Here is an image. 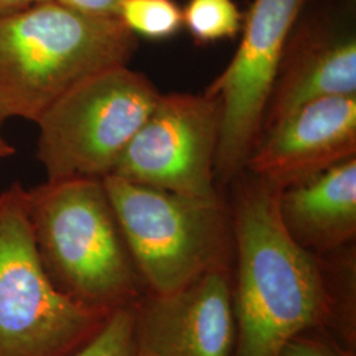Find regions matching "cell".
I'll list each match as a JSON object with an SVG mask.
<instances>
[{
  "mask_svg": "<svg viewBox=\"0 0 356 356\" xmlns=\"http://www.w3.org/2000/svg\"><path fill=\"white\" fill-rule=\"evenodd\" d=\"M351 1H354V0H351Z\"/></svg>",
  "mask_w": 356,
  "mask_h": 356,
  "instance_id": "23",
  "label": "cell"
},
{
  "mask_svg": "<svg viewBox=\"0 0 356 356\" xmlns=\"http://www.w3.org/2000/svg\"><path fill=\"white\" fill-rule=\"evenodd\" d=\"M113 312L58 292L38 259L28 191L0 193V356H70L102 330Z\"/></svg>",
  "mask_w": 356,
  "mask_h": 356,
  "instance_id": "5",
  "label": "cell"
},
{
  "mask_svg": "<svg viewBox=\"0 0 356 356\" xmlns=\"http://www.w3.org/2000/svg\"><path fill=\"white\" fill-rule=\"evenodd\" d=\"M280 189L260 178L238 184L229 206L232 235V356H279L298 332L326 319L318 256L293 241L281 222Z\"/></svg>",
  "mask_w": 356,
  "mask_h": 356,
  "instance_id": "1",
  "label": "cell"
},
{
  "mask_svg": "<svg viewBox=\"0 0 356 356\" xmlns=\"http://www.w3.org/2000/svg\"><path fill=\"white\" fill-rule=\"evenodd\" d=\"M351 4V0H339L337 8L310 13L306 4L288 42L293 60L279 72L261 132L306 103L356 95Z\"/></svg>",
  "mask_w": 356,
  "mask_h": 356,
  "instance_id": "11",
  "label": "cell"
},
{
  "mask_svg": "<svg viewBox=\"0 0 356 356\" xmlns=\"http://www.w3.org/2000/svg\"><path fill=\"white\" fill-rule=\"evenodd\" d=\"M115 16L136 38L156 41L173 38L184 28L177 0H122Z\"/></svg>",
  "mask_w": 356,
  "mask_h": 356,
  "instance_id": "14",
  "label": "cell"
},
{
  "mask_svg": "<svg viewBox=\"0 0 356 356\" xmlns=\"http://www.w3.org/2000/svg\"><path fill=\"white\" fill-rule=\"evenodd\" d=\"M159 97L152 82L128 65L69 90L36 122V157L47 179L110 176Z\"/></svg>",
  "mask_w": 356,
  "mask_h": 356,
  "instance_id": "6",
  "label": "cell"
},
{
  "mask_svg": "<svg viewBox=\"0 0 356 356\" xmlns=\"http://www.w3.org/2000/svg\"><path fill=\"white\" fill-rule=\"evenodd\" d=\"M135 356H141V355H139V354H138V353H136V355Z\"/></svg>",
  "mask_w": 356,
  "mask_h": 356,
  "instance_id": "22",
  "label": "cell"
},
{
  "mask_svg": "<svg viewBox=\"0 0 356 356\" xmlns=\"http://www.w3.org/2000/svg\"><path fill=\"white\" fill-rule=\"evenodd\" d=\"M134 338L141 356L234 355L232 266L173 292L143 294L134 306Z\"/></svg>",
  "mask_w": 356,
  "mask_h": 356,
  "instance_id": "9",
  "label": "cell"
},
{
  "mask_svg": "<svg viewBox=\"0 0 356 356\" xmlns=\"http://www.w3.org/2000/svg\"><path fill=\"white\" fill-rule=\"evenodd\" d=\"M134 306L113 312L102 330L70 356H135Z\"/></svg>",
  "mask_w": 356,
  "mask_h": 356,
  "instance_id": "16",
  "label": "cell"
},
{
  "mask_svg": "<svg viewBox=\"0 0 356 356\" xmlns=\"http://www.w3.org/2000/svg\"><path fill=\"white\" fill-rule=\"evenodd\" d=\"M279 356H356V351L339 343L326 331L313 327L291 338Z\"/></svg>",
  "mask_w": 356,
  "mask_h": 356,
  "instance_id": "17",
  "label": "cell"
},
{
  "mask_svg": "<svg viewBox=\"0 0 356 356\" xmlns=\"http://www.w3.org/2000/svg\"><path fill=\"white\" fill-rule=\"evenodd\" d=\"M144 294H165L234 263V235L220 197L197 198L103 178Z\"/></svg>",
  "mask_w": 356,
  "mask_h": 356,
  "instance_id": "4",
  "label": "cell"
},
{
  "mask_svg": "<svg viewBox=\"0 0 356 356\" xmlns=\"http://www.w3.org/2000/svg\"><path fill=\"white\" fill-rule=\"evenodd\" d=\"M35 0H0V19L29 7Z\"/></svg>",
  "mask_w": 356,
  "mask_h": 356,
  "instance_id": "19",
  "label": "cell"
},
{
  "mask_svg": "<svg viewBox=\"0 0 356 356\" xmlns=\"http://www.w3.org/2000/svg\"><path fill=\"white\" fill-rule=\"evenodd\" d=\"M277 207L289 236L310 254L322 256L354 244L355 157L281 189Z\"/></svg>",
  "mask_w": 356,
  "mask_h": 356,
  "instance_id": "12",
  "label": "cell"
},
{
  "mask_svg": "<svg viewBox=\"0 0 356 356\" xmlns=\"http://www.w3.org/2000/svg\"><path fill=\"white\" fill-rule=\"evenodd\" d=\"M309 0H254L229 66L206 91L220 104L216 175L242 170L260 139L264 115L293 29Z\"/></svg>",
  "mask_w": 356,
  "mask_h": 356,
  "instance_id": "7",
  "label": "cell"
},
{
  "mask_svg": "<svg viewBox=\"0 0 356 356\" xmlns=\"http://www.w3.org/2000/svg\"><path fill=\"white\" fill-rule=\"evenodd\" d=\"M79 13L94 16H115L122 0H57Z\"/></svg>",
  "mask_w": 356,
  "mask_h": 356,
  "instance_id": "18",
  "label": "cell"
},
{
  "mask_svg": "<svg viewBox=\"0 0 356 356\" xmlns=\"http://www.w3.org/2000/svg\"><path fill=\"white\" fill-rule=\"evenodd\" d=\"M219 132L220 104L216 98L160 94L111 175L182 195L216 198Z\"/></svg>",
  "mask_w": 356,
  "mask_h": 356,
  "instance_id": "8",
  "label": "cell"
},
{
  "mask_svg": "<svg viewBox=\"0 0 356 356\" xmlns=\"http://www.w3.org/2000/svg\"><path fill=\"white\" fill-rule=\"evenodd\" d=\"M264 131L245 165L281 191L355 157L356 95L306 103Z\"/></svg>",
  "mask_w": 356,
  "mask_h": 356,
  "instance_id": "10",
  "label": "cell"
},
{
  "mask_svg": "<svg viewBox=\"0 0 356 356\" xmlns=\"http://www.w3.org/2000/svg\"><path fill=\"white\" fill-rule=\"evenodd\" d=\"M28 191L42 269L78 304L115 312L144 294L102 178L47 179Z\"/></svg>",
  "mask_w": 356,
  "mask_h": 356,
  "instance_id": "3",
  "label": "cell"
},
{
  "mask_svg": "<svg viewBox=\"0 0 356 356\" xmlns=\"http://www.w3.org/2000/svg\"><path fill=\"white\" fill-rule=\"evenodd\" d=\"M138 38L116 16L33 1L0 19V123L36 124L53 103L90 76L129 64Z\"/></svg>",
  "mask_w": 356,
  "mask_h": 356,
  "instance_id": "2",
  "label": "cell"
},
{
  "mask_svg": "<svg viewBox=\"0 0 356 356\" xmlns=\"http://www.w3.org/2000/svg\"><path fill=\"white\" fill-rule=\"evenodd\" d=\"M13 153L15 148L10 144V141L3 136V124L0 123V160L11 157Z\"/></svg>",
  "mask_w": 356,
  "mask_h": 356,
  "instance_id": "20",
  "label": "cell"
},
{
  "mask_svg": "<svg viewBox=\"0 0 356 356\" xmlns=\"http://www.w3.org/2000/svg\"><path fill=\"white\" fill-rule=\"evenodd\" d=\"M184 26L202 44L235 38L243 26V15L234 0H188L182 8Z\"/></svg>",
  "mask_w": 356,
  "mask_h": 356,
  "instance_id": "15",
  "label": "cell"
},
{
  "mask_svg": "<svg viewBox=\"0 0 356 356\" xmlns=\"http://www.w3.org/2000/svg\"><path fill=\"white\" fill-rule=\"evenodd\" d=\"M326 292L322 330L356 351V259L354 244L318 256Z\"/></svg>",
  "mask_w": 356,
  "mask_h": 356,
  "instance_id": "13",
  "label": "cell"
},
{
  "mask_svg": "<svg viewBox=\"0 0 356 356\" xmlns=\"http://www.w3.org/2000/svg\"><path fill=\"white\" fill-rule=\"evenodd\" d=\"M35 1H44V0H35Z\"/></svg>",
  "mask_w": 356,
  "mask_h": 356,
  "instance_id": "21",
  "label": "cell"
}]
</instances>
